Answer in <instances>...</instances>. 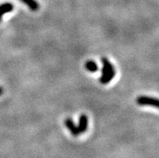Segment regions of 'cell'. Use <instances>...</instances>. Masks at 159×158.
Here are the masks:
<instances>
[{
    "mask_svg": "<svg viewBox=\"0 0 159 158\" xmlns=\"http://www.w3.org/2000/svg\"><path fill=\"white\" fill-rule=\"evenodd\" d=\"M14 9L13 4L11 2H4V3L0 5V22H2V16L6 13L11 12Z\"/></svg>",
    "mask_w": 159,
    "mask_h": 158,
    "instance_id": "obj_5",
    "label": "cell"
},
{
    "mask_svg": "<svg viewBox=\"0 0 159 158\" xmlns=\"http://www.w3.org/2000/svg\"><path fill=\"white\" fill-rule=\"evenodd\" d=\"M20 1L25 5H27L28 8L32 11H36L40 7L39 3L36 2V0H20Z\"/></svg>",
    "mask_w": 159,
    "mask_h": 158,
    "instance_id": "obj_6",
    "label": "cell"
},
{
    "mask_svg": "<svg viewBox=\"0 0 159 158\" xmlns=\"http://www.w3.org/2000/svg\"><path fill=\"white\" fill-rule=\"evenodd\" d=\"M137 104L140 106H150L159 109V99L149 96H139L137 98Z\"/></svg>",
    "mask_w": 159,
    "mask_h": 158,
    "instance_id": "obj_2",
    "label": "cell"
},
{
    "mask_svg": "<svg viewBox=\"0 0 159 158\" xmlns=\"http://www.w3.org/2000/svg\"><path fill=\"white\" fill-rule=\"evenodd\" d=\"M85 67H86V69L88 70L89 72L91 73H95L97 70H99V67H98L97 64L95 61H88L86 62Z\"/></svg>",
    "mask_w": 159,
    "mask_h": 158,
    "instance_id": "obj_7",
    "label": "cell"
},
{
    "mask_svg": "<svg viewBox=\"0 0 159 158\" xmlns=\"http://www.w3.org/2000/svg\"><path fill=\"white\" fill-rule=\"evenodd\" d=\"M65 125L67 127L70 132L71 134L75 136H78L80 135L79 132V129H78V127L76 126L74 123V121L72 120V119L67 118L66 120H65Z\"/></svg>",
    "mask_w": 159,
    "mask_h": 158,
    "instance_id": "obj_4",
    "label": "cell"
},
{
    "mask_svg": "<svg viewBox=\"0 0 159 158\" xmlns=\"http://www.w3.org/2000/svg\"><path fill=\"white\" fill-rule=\"evenodd\" d=\"M2 93H3V89H2V87H1V86H0V95H1V94H2Z\"/></svg>",
    "mask_w": 159,
    "mask_h": 158,
    "instance_id": "obj_8",
    "label": "cell"
},
{
    "mask_svg": "<svg viewBox=\"0 0 159 158\" xmlns=\"http://www.w3.org/2000/svg\"><path fill=\"white\" fill-rule=\"evenodd\" d=\"M87 128H88V118L86 115H81L79 120V126H78L79 133L82 134V133L86 132Z\"/></svg>",
    "mask_w": 159,
    "mask_h": 158,
    "instance_id": "obj_3",
    "label": "cell"
},
{
    "mask_svg": "<svg viewBox=\"0 0 159 158\" xmlns=\"http://www.w3.org/2000/svg\"><path fill=\"white\" fill-rule=\"evenodd\" d=\"M103 68H102V73L101 77L99 78V82L103 85H106L112 80L116 75V70L113 65L107 57H102L101 59Z\"/></svg>",
    "mask_w": 159,
    "mask_h": 158,
    "instance_id": "obj_1",
    "label": "cell"
}]
</instances>
